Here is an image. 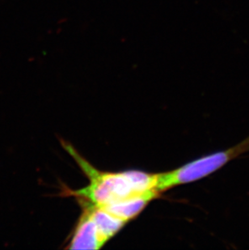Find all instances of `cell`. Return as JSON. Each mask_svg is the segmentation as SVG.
Segmentation results:
<instances>
[{"mask_svg":"<svg viewBox=\"0 0 249 250\" xmlns=\"http://www.w3.org/2000/svg\"><path fill=\"white\" fill-rule=\"evenodd\" d=\"M159 194L160 193L156 191L149 192L146 194L132 196L110 205L100 208L128 222L141 213L150 201L157 198Z\"/></svg>","mask_w":249,"mask_h":250,"instance_id":"cell-4","label":"cell"},{"mask_svg":"<svg viewBox=\"0 0 249 250\" xmlns=\"http://www.w3.org/2000/svg\"><path fill=\"white\" fill-rule=\"evenodd\" d=\"M248 152L249 136L230 148L202 156L171 172L158 174L156 189L161 193L180 185L199 181Z\"/></svg>","mask_w":249,"mask_h":250,"instance_id":"cell-2","label":"cell"},{"mask_svg":"<svg viewBox=\"0 0 249 250\" xmlns=\"http://www.w3.org/2000/svg\"><path fill=\"white\" fill-rule=\"evenodd\" d=\"M83 202V201H81ZM85 203V202H83ZM91 208L92 217L97 224V229L99 231L101 239L105 244L109 239L112 238L116 233H118L121 229L126 224V221L112 215L103 208L91 205L87 203Z\"/></svg>","mask_w":249,"mask_h":250,"instance_id":"cell-5","label":"cell"},{"mask_svg":"<svg viewBox=\"0 0 249 250\" xmlns=\"http://www.w3.org/2000/svg\"><path fill=\"white\" fill-rule=\"evenodd\" d=\"M62 145L71 155L90 180V184L79 190H62L66 196H75L80 201L97 207H104L139 195L132 186L127 172H104L98 171L81 157L73 146L61 140Z\"/></svg>","mask_w":249,"mask_h":250,"instance_id":"cell-1","label":"cell"},{"mask_svg":"<svg viewBox=\"0 0 249 250\" xmlns=\"http://www.w3.org/2000/svg\"><path fill=\"white\" fill-rule=\"evenodd\" d=\"M84 210L75 227L67 247L71 250H99L104 245L87 203L81 202Z\"/></svg>","mask_w":249,"mask_h":250,"instance_id":"cell-3","label":"cell"}]
</instances>
